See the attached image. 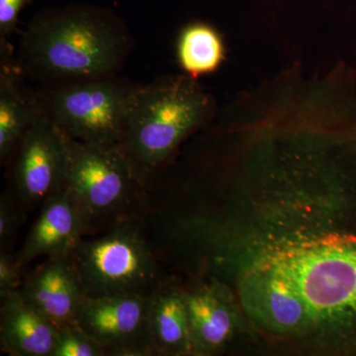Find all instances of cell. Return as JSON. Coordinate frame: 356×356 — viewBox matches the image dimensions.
<instances>
[{"label":"cell","instance_id":"6da1fadb","mask_svg":"<svg viewBox=\"0 0 356 356\" xmlns=\"http://www.w3.org/2000/svg\"><path fill=\"white\" fill-rule=\"evenodd\" d=\"M129 33L113 13L76 6L40 14L21 41L23 74L62 83L114 76L127 58Z\"/></svg>","mask_w":356,"mask_h":356},{"label":"cell","instance_id":"7a4b0ae2","mask_svg":"<svg viewBox=\"0 0 356 356\" xmlns=\"http://www.w3.org/2000/svg\"><path fill=\"white\" fill-rule=\"evenodd\" d=\"M216 115L209 93L187 76L139 86L129 109L122 146L143 179Z\"/></svg>","mask_w":356,"mask_h":356},{"label":"cell","instance_id":"3957f363","mask_svg":"<svg viewBox=\"0 0 356 356\" xmlns=\"http://www.w3.org/2000/svg\"><path fill=\"white\" fill-rule=\"evenodd\" d=\"M67 140V187L79 202L86 236H97L122 222L143 217L147 204L144 179L122 144Z\"/></svg>","mask_w":356,"mask_h":356},{"label":"cell","instance_id":"277c9868","mask_svg":"<svg viewBox=\"0 0 356 356\" xmlns=\"http://www.w3.org/2000/svg\"><path fill=\"white\" fill-rule=\"evenodd\" d=\"M86 298L152 295L165 280L143 217L83 238L72 252Z\"/></svg>","mask_w":356,"mask_h":356},{"label":"cell","instance_id":"5b68a950","mask_svg":"<svg viewBox=\"0 0 356 356\" xmlns=\"http://www.w3.org/2000/svg\"><path fill=\"white\" fill-rule=\"evenodd\" d=\"M139 86L115 76L98 77L60 83L40 98L44 111L65 137L121 144Z\"/></svg>","mask_w":356,"mask_h":356},{"label":"cell","instance_id":"8992f818","mask_svg":"<svg viewBox=\"0 0 356 356\" xmlns=\"http://www.w3.org/2000/svg\"><path fill=\"white\" fill-rule=\"evenodd\" d=\"M16 151L14 192L17 200L26 207L42 206L67 187V137L44 108L23 136Z\"/></svg>","mask_w":356,"mask_h":356},{"label":"cell","instance_id":"52a82bcc","mask_svg":"<svg viewBox=\"0 0 356 356\" xmlns=\"http://www.w3.org/2000/svg\"><path fill=\"white\" fill-rule=\"evenodd\" d=\"M152 295L118 294L86 298L77 324L107 356L156 355L149 325Z\"/></svg>","mask_w":356,"mask_h":356},{"label":"cell","instance_id":"ba28073f","mask_svg":"<svg viewBox=\"0 0 356 356\" xmlns=\"http://www.w3.org/2000/svg\"><path fill=\"white\" fill-rule=\"evenodd\" d=\"M20 291L57 329L77 324L86 298L72 254L47 257L26 278Z\"/></svg>","mask_w":356,"mask_h":356},{"label":"cell","instance_id":"9c48e42d","mask_svg":"<svg viewBox=\"0 0 356 356\" xmlns=\"http://www.w3.org/2000/svg\"><path fill=\"white\" fill-rule=\"evenodd\" d=\"M37 221L18 252L23 266L39 257L70 254L86 238V225L76 196L67 187L44 201Z\"/></svg>","mask_w":356,"mask_h":356},{"label":"cell","instance_id":"30bf717a","mask_svg":"<svg viewBox=\"0 0 356 356\" xmlns=\"http://www.w3.org/2000/svg\"><path fill=\"white\" fill-rule=\"evenodd\" d=\"M0 344L13 356H53L58 329L20 290L1 299Z\"/></svg>","mask_w":356,"mask_h":356},{"label":"cell","instance_id":"8fae6325","mask_svg":"<svg viewBox=\"0 0 356 356\" xmlns=\"http://www.w3.org/2000/svg\"><path fill=\"white\" fill-rule=\"evenodd\" d=\"M243 291L250 311L269 327L291 331L305 324L306 302L291 281L274 269L252 274Z\"/></svg>","mask_w":356,"mask_h":356},{"label":"cell","instance_id":"7c38bea8","mask_svg":"<svg viewBox=\"0 0 356 356\" xmlns=\"http://www.w3.org/2000/svg\"><path fill=\"white\" fill-rule=\"evenodd\" d=\"M0 67V159L6 161L17 149L21 139L35 119L43 111L41 98L30 95L21 77L17 62L1 41Z\"/></svg>","mask_w":356,"mask_h":356},{"label":"cell","instance_id":"4fadbf2b","mask_svg":"<svg viewBox=\"0 0 356 356\" xmlns=\"http://www.w3.org/2000/svg\"><path fill=\"white\" fill-rule=\"evenodd\" d=\"M149 325L156 355L195 353L184 292L165 281L152 294Z\"/></svg>","mask_w":356,"mask_h":356},{"label":"cell","instance_id":"5bb4252c","mask_svg":"<svg viewBox=\"0 0 356 356\" xmlns=\"http://www.w3.org/2000/svg\"><path fill=\"white\" fill-rule=\"evenodd\" d=\"M189 330L195 353H212L221 348L234 329L228 302L215 286H202L184 292Z\"/></svg>","mask_w":356,"mask_h":356},{"label":"cell","instance_id":"9a60e30c","mask_svg":"<svg viewBox=\"0 0 356 356\" xmlns=\"http://www.w3.org/2000/svg\"><path fill=\"white\" fill-rule=\"evenodd\" d=\"M177 58L185 76L191 79L215 74L226 63V42L214 26L189 23L178 34Z\"/></svg>","mask_w":356,"mask_h":356},{"label":"cell","instance_id":"2e32d148","mask_svg":"<svg viewBox=\"0 0 356 356\" xmlns=\"http://www.w3.org/2000/svg\"><path fill=\"white\" fill-rule=\"evenodd\" d=\"M104 348L79 324L64 325L57 331L53 356H106Z\"/></svg>","mask_w":356,"mask_h":356},{"label":"cell","instance_id":"e0dca14e","mask_svg":"<svg viewBox=\"0 0 356 356\" xmlns=\"http://www.w3.org/2000/svg\"><path fill=\"white\" fill-rule=\"evenodd\" d=\"M24 267L18 254L6 250L0 254V298H6L14 292L19 291L23 282L21 273Z\"/></svg>","mask_w":356,"mask_h":356},{"label":"cell","instance_id":"ac0fdd59","mask_svg":"<svg viewBox=\"0 0 356 356\" xmlns=\"http://www.w3.org/2000/svg\"><path fill=\"white\" fill-rule=\"evenodd\" d=\"M20 214L15 201L8 194L2 195L0 200V245L1 252L6 250L8 243L19 225Z\"/></svg>","mask_w":356,"mask_h":356},{"label":"cell","instance_id":"d6986e66","mask_svg":"<svg viewBox=\"0 0 356 356\" xmlns=\"http://www.w3.org/2000/svg\"><path fill=\"white\" fill-rule=\"evenodd\" d=\"M32 0H0V36L6 39L14 31L19 14Z\"/></svg>","mask_w":356,"mask_h":356}]
</instances>
